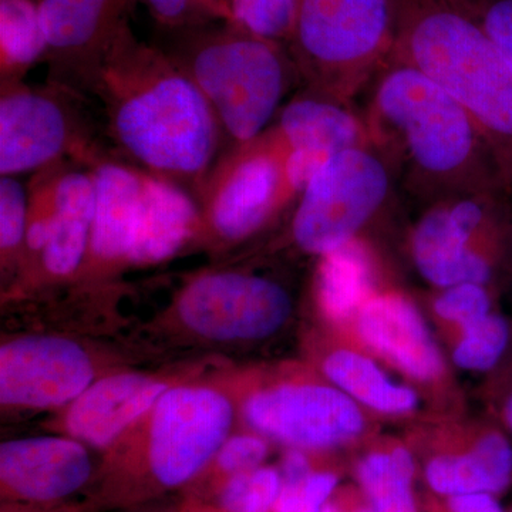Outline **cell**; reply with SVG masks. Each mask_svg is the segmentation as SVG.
I'll return each mask as SVG.
<instances>
[{
	"mask_svg": "<svg viewBox=\"0 0 512 512\" xmlns=\"http://www.w3.org/2000/svg\"><path fill=\"white\" fill-rule=\"evenodd\" d=\"M365 121L373 147L402 165L407 191L427 204L507 192L467 111L412 64L390 59L380 70Z\"/></svg>",
	"mask_w": 512,
	"mask_h": 512,
	"instance_id": "7a4b0ae2",
	"label": "cell"
},
{
	"mask_svg": "<svg viewBox=\"0 0 512 512\" xmlns=\"http://www.w3.org/2000/svg\"><path fill=\"white\" fill-rule=\"evenodd\" d=\"M490 384V403L494 420L512 439V348H508L503 360L495 367Z\"/></svg>",
	"mask_w": 512,
	"mask_h": 512,
	"instance_id": "d590c367",
	"label": "cell"
},
{
	"mask_svg": "<svg viewBox=\"0 0 512 512\" xmlns=\"http://www.w3.org/2000/svg\"><path fill=\"white\" fill-rule=\"evenodd\" d=\"M416 463L409 448L392 443L360 458L357 480L373 512H417L413 495Z\"/></svg>",
	"mask_w": 512,
	"mask_h": 512,
	"instance_id": "d4e9b609",
	"label": "cell"
},
{
	"mask_svg": "<svg viewBox=\"0 0 512 512\" xmlns=\"http://www.w3.org/2000/svg\"><path fill=\"white\" fill-rule=\"evenodd\" d=\"M292 312L291 295L279 282L221 269L191 278L175 296L168 318L197 342L234 345L271 338Z\"/></svg>",
	"mask_w": 512,
	"mask_h": 512,
	"instance_id": "30bf717a",
	"label": "cell"
},
{
	"mask_svg": "<svg viewBox=\"0 0 512 512\" xmlns=\"http://www.w3.org/2000/svg\"><path fill=\"white\" fill-rule=\"evenodd\" d=\"M52 90L20 82L2 83L0 97V174L16 177L45 170L73 151L94 158L77 136L69 107Z\"/></svg>",
	"mask_w": 512,
	"mask_h": 512,
	"instance_id": "5bb4252c",
	"label": "cell"
},
{
	"mask_svg": "<svg viewBox=\"0 0 512 512\" xmlns=\"http://www.w3.org/2000/svg\"><path fill=\"white\" fill-rule=\"evenodd\" d=\"M392 165L375 147L340 151L299 195L291 237L303 254L323 256L355 241L392 194Z\"/></svg>",
	"mask_w": 512,
	"mask_h": 512,
	"instance_id": "9c48e42d",
	"label": "cell"
},
{
	"mask_svg": "<svg viewBox=\"0 0 512 512\" xmlns=\"http://www.w3.org/2000/svg\"><path fill=\"white\" fill-rule=\"evenodd\" d=\"M92 448L66 434L19 437L0 444V484L6 500L56 503L93 476Z\"/></svg>",
	"mask_w": 512,
	"mask_h": 512,
	"instance_id": "e0dca14e",
	"label": "cell"
},
{
	"mask_svg": "<svg viewBox=\"0 0 512 512\" xmlns=\"http://www.w3.org/2000/svg\"><path fill=\"white\" fill-rule=\"evenodd\" d=\"M3 512H5V511H3Z\"/></svg>",
	"mask_w": 512,
	"mask_h": 512,
	"instance_id": "ab89813d",
	"label": "cell"
},
{
	"mask_svg": "<svg viewBox=\"0 0 512 512\" xmlns=\"http://www.w3.org/2000/svg\"><path fill=\"white\" fill-rule=\"evenodd\" d=\"M289 150L332 157L355 147H373L366 121L350 106L305 94L286 104L274 126Z\"/></svg>",
	"mask_w": 512,
	"mask_h": 512,
	"instance_id": "603a6c76",
	"label": "cell"
},
{
	"mask_svg": "<svg viewBox=\"0 0 512 512\" xmlns=\"http://www.w3.org/2000/svg\"><path fill=\"white\" fill-rule=\"evenodd\" d=\"M200 235L202 211L194 195L180 185L147 173L127 266L147 268L163 264Z\"/></svg>",
	"mask_w": 512,
	"mask_h": 512,
	"instance_id": "ffe728a7",
	"label": "cell"
},
{
	"mask_svg": "<svg viewBox=\"0 0 512 512\" xmlns=\"http://www.w3.org/2000/svg\"><path fill=\"white\" fill-rule=\"evenodd\" d=\"M318 372L365 412L406 417L419 409V394L394 382L360 345H335L318 359Z\"/></svg>",
	"mask_w": 512,
	"mask_h": 512,
	"instance_id": "7402d4cb",
	"label": "cell"
},
{
	"mask_svg": "<svg viewBox=\"0 0 512 512\" xmlns=\"http://www.w3.org/2000/svg\"><path fill=\"white\" fill-rule=\"evenodd\" d=\"M339 478L332 471L313 470L299 480L282 481L274 512H322Z\"/></svg>",
	"mask_w": 512,
	"mask_h": 512,
	"instance_id": "d6a6232c",
	"label": "cell"
},
{
	"mask_svg": "<svg viewBox=\"0 0 512 512\" xmlns=\"http://www.w3.org/2000/svg\"><path fill=\"white\" fill-rule=\"evenodd\" d=\"M234 389L244 427L288 448L319 453L356 443L370 431L365 410L319 372L242 376Z\"/></svg>",
	"mask_w": 512,
	"mask_h": 512,
	"instance_id": "52a82bcc",
	"label": "cell"
},
{
	"mask_svg": "<svg viewBox=\"0 0 512 512\" xmlns=\"http://www.w3.org/2000/svg\"><path fill=\"white\" fill-rule=\"evenodd\" d=\"M450 512H504L493 494L454 495L448 500Z\"/></svg>",
	"mask_w": 512,
	"mask_h": 512,
	"instance_id": "8d00e7d4",
	"label": "cell"
},
{
	"mask_svg": "<svg viewBox=\"0 0 512 512\" xmlns=\"http://www.w3.org/2000/svg\"><path fill=\"white\" fill-rule=\"evenodd\" d=\"M47 56V40L35 0H0L2 83L19 82L33 64Z\"/></svg>",
	"mask_w": 512,
	"mask_h": 512,
	"instance_id": "484cf974",
	"label": "cell"
},
{
	"mask_svg": "<svg viewBox=\"0 0 512 512\" xmlns=\"http://www.w3.org/2000/svg\"><path fill=\"white\" fill-rule=\"evenodd\" d=\"M512 67V0H463Z\"/></svg>",
	"mask_w": 512,
	"mask_h": 512,
	"instance_id": "e575fe53",
	"label": "cell"
},
{
	"mask_svg": "<svg viewBox=\"0 0 512 512\" xmlns=\"http://www.w3.org/2000/svg\"><path fill=\"white\" fill-rule=\"evenodd\" d=\"M137 0H39L47 57L56 76L86 84Z\"/></svg>",
	"mask_w": 512,
	"mask_h": 512,
	"instance_id": "ac0fdd59",
	"label": "cell"
},
{
	"mask_svg": "<svg viewBox=\"0 0 512 512\" xmlns=\"http://www.w3.org/2000/svg\"><path fill=\"white\" fill-rule=\"evenodd\" d=\"M299 0H232L229 22L272 42L288 46Z\"/></svg>",
	"mask_w": 512,
	"mask_h": 512,
	"instance_id": "f546056e",
	"label": "cell"
},
{
	"mask_svg": "<svg viewBox=\"0 0 512 512\" xmlns=\"http://www.w3.org/2000/svg\"><path fill=\"white\" fill-rule=\"evenodd\" d=\"M453 360L470 372H491L510 348V322L497 311L471 323L453 336Z\"/></svg>",
	"mask_w": 512,
	"mask_h": 512,
	"instance_id": "4316f807",
	"label": "cell"
},
{
	"mask_svg": "<svg viewBox=\"0 0 512 512\" xmlns=\"http://www.w3.org/2000/svg\"><path fill=\"white\" fill-rule=\"evenodd\" d=\"M507 192H480L429 205L413 229L410 251L424 281L493 288L512 261V210Z\"/></svg>",
	"mask_w": 512,
	"mask_h": 512,
	"instance_id": "ba28073f",
	"label": "cell"
},
{
	"mask_svg": "<svg viewBox=\"0 0 512 512\" xmlns=\"http://www.w3.org/2000/svg\"><path fill=\"white\" fill-rule=\"evenodd\" d=\"M29 224V188L16 177L0 180V254L2 271L20 268Z\"/></svg>",
	"mask_w": 512,
	"mask_h": 512,
	"instance_id": "f1b7e54d",
	"label": "cell"
},
{
	"mask_svg": "<svg viewBox=\"0 0 512 512\" xmlns=\"http://www.w3.org/2000/svg\"><path fill=\"white\" fill-rule=\"evenodd\" d=\"M96 355L79 340L29 333L0 348V404L8 412L64 409L101 375Z\"/></svg>",
	"mask_w": 512,
	"mask_h": 512,
	"instance_id": "4fadbf2b",
	"label": "cell"
},
{
	"mask_svg": "<svg viewBox=\"0 0 512 512\" xmlns=\"http://www.w3.org/2000/svg\"><path fill=\"white\" fill-rule=\"evenodd\" d=\"M424 476L431 490L447 497L501 493L512 481V439L495 420L471 424L464 448L431 457Z\"/></svg>",
	"mask_w": 512,
	"mask_h": 512,
	"instance_id": "44dd1931",
	"label": "cell"
},
{
	"mask_svg": "<svg viewBox=\"0 0 512 512\" xmlns=\"http://www.w3.org/2000/svg\"><path fill=\"white\" fill-rule=\"evenodd\" d=\"M212 2H214V5L220 10L222 19L229 22V18H231L232 0H212Z\"/></svg>",
	"mask_w": 512,
	"mask_h": 512,
	"instance_id": "74e56055",
	"label": "cell"
},
{
	"mask_svg": "<svg viewBox=\"0 0 512 512\" xmlns=\"http://www.w3.org/2000/svg\"><path fill=\"white\" fill-rule=\"evenodd\" d=\"M96 208L92 168L62 163L45 168L29 188V224L23 271L36 262L37 275L66 281L80 274L87 254Z\"/></svg>",
	"mask_w": 512,
	"mask_h": 512,
	"instance_id": "7c38bea8",
	"label": "cell"
},
{
	"mask_svg": "<svg viewBox=\"0 0 512 512\" xmlns=\"http://www.w3.org/2000/svg\"><path fill=\"white\" fill-rule=\"evenodd\" d=\"M494 312V293L490 286L458 284L441 289L434 299V318L451 338L471 323Z\"/></svg>",
	"mask_w": 512,
	"mask_h": 512,
	"instance_id": "4dcf8cb0",
	"label": "cell"
},
{
	"mask_svg": "<svg viewBox=\"0 0 512 512\" xmlns=\"http://www.w3.org/2000/svg\"><path fill=\"white\" fill-rule=\"evenodd\" d=\"M165 30L191 28L222 19L212 0H143Z\"/></svg>",
	"mask_w": 512,
	"mask_h": 512,
	"instance_id": "836d02e7",
	"label": "cell"
},
{
	"mask_svg": "<svg viewBox=\"0 0 512 512\" xmlns=\"http://www.w3.org/2000/svg\"><path fill=\"white\" fill-rule=\"evenodd\" d=\"M286 154L274 127L229 151L200 194L202 237L228 247L241 244L295 200L286 183Z\"/></svg>",
	"mask_w": 512,
	"mask_h": 512,
	"instance_id": "8fae6325",
	"label": "cell"
},
{
	"mask_svg": "<svg viewBox=\"0 0 512 512\" xmlns=\"http://www.w3.org/2000/svg\"><path fill=\"white\" fill-rule=\"evenodd\" d=\"M237 419L234 384L191 377L168 389L109 451L120 466L137 468L156 487L173 490L210 467Z\"/></svg>",
	"mask_w": 512,
	"mask_h": 512,
	"instance_id": "8992f818",
	"label": "cell"
},
{
	"mask_svg": "<svg viewBox=\"0 0 512 512\" xmlns=\"http://www.w3.org/2000/svg\"><path fill=\"white\" fill-rule=\"evenodd\" d=\"M322 512H352V510H348V508L343 507L340 503H336V501H329Z\"/></svg>",
	"mask_w": 512,
	"mask_h": 512,
	"instance_id": "f35d334b",
	"label": "cell"
},
{
	"mask_svg": "<svg viewBox=\"0 0 512 512\" xmlns=\"http://www.w3.org/2000/svg\"><path fill=\"white\" fill-rule=\"evenodd\" d=\"M84 86L99 96L111 137L148 174L201 194L221 144V128L194 80L161 47L113 37Z\"/></svg>",
	"mask_w": 512,
	"mask_h": 512,
	"instance_id": "6da1fadb",
	"label": "cell"
},
{
	"mask_svg": "<svg viewBox=\"0 0 512 512\" xmlns=\"http://www.w3.org/2000/svg\"><path fill=\"white\" fill-rule=\"evenodd\" d=\"M372 254L360 239L320 256L316 272V305L338 329L352 326L357 312L377 292Z\"/></svg>",
	"mask_w": 512,
	"mask_h": 512,
	"instance_id": "cb8c5ba5",
	"label": "cell"
},
{
	"mask_svg": "<svg viewBox=\"0 0 512 512\" xmlns=\"http://www.w3.org/2000/svg\"><path fill=\"white\" fill-rule=\"evenodd\" d=\"M281 490V471L261 466L227 478L218 503L222 512H274Z\"/></svg>",
	"mask_w": 512,
	"mask_h": 512,
	"instance_id": "83f0119b",
	"label": "cell"
},
{
	"mask_svg": "<svg viewBox=\"0 0 512 512\" xmlns=\"http://www.w3.org/2000/svg\"><path fill=\"white\" fill-rule=\"evenodd\" d=\"M359 345L424 387L446 380L447 367L426 320L403 293L377 291L352 326Z\"/></svg>",
	"mask_w": 512,
	"mask_h": 512,
	"instance_id": "2e32d148",
	"label": "cell"
},
{
	"mask_svg": "<svg viewBox=\"0 0 512 512\" xmlns=\"http://www.w3.org/2000/svg\"><path fill=\"white\" fill-rule=\"evenodd\" d=\"M390 59L412 64L463 106L512 197V67L463 0H396Z\"/></svg>",
	"mask_w": 512,
	"mask_h": 512,
	"instance_id": "3957f363",
	"label": "cell"
},
{
	"mask_svg": "<svg viewBox=\"0 0 512 512\" xmlns=\"http://www.w3.org/2000/svg\"><path fill=\"white\" fill-rule=\"evenodd\" d=\"M168 32L170 46L161 49L204 94L231 151L262 136L281 107L289 76L298 73L285 45L227 20Z\"/></svg>",
	"mask_w": 512,
	"mask_h": 512,
	"instance_id": "277c9868",
	"label": "cell"
},
{
	"mask_svg": "<svg viewBox=\"0 0 512 512\" xmlns=\"http://www.w3.org/2000/svg\"><path fill=\"white\" fill-rule=\"evenodd\" d=\"M269 443L271 441L247 427L244 431H232L215 454L210 467L224 481L237 474L255 470L264 466L269 456Z\"/></svg>",
	"mask_w": 512,
	"mask_h": 512,
	"instance_id": "1f68e13d",
	"label": "cell"
},
{
	"mask_svg": "<svg viewBox=\"0 0 512 512\" xmlns=\"http://www.w3.org/2000/svg\"><path fill=\"white\" fill-rule=\"evenodd\" d=\"M96 208L89 254L79 276L97 278L127 266L146 171L123 161H92Z\"/></svg>",
	"mask_w": 512,
	"mask_h": 512,
	"instance_id": "d6986e66",
	"label": "cell"
},
{
	"mask_svg": "<svg viewBox=\"0 0 512 512\" xmlns=\"http://www.w3.org/2000/svg\"><path fill=\"white\" fill-rule=\"evenodd\" d=\"M191 376L114 370L100 376L52 423L56 433L94 450L116 446L175 384Z\"/></svg>",
	"mask_w": 512,
	"mask_h": 512,
	"instance_id": "9a60e30c",
	"label": "cell"
},
{
	"mask_svg": "<svg viewBox=\"0 0 512 512\" xmlns=\"http://www.w3.org/2000/svg\"><path fill=\"white\" fill-rule=\"evenodd\" d=\"M396 0H299L288 50L306 94L350 106L393 55Z\"/></svg>",
	"mask_w": 512,
	"mask_h": 512,
	"instance_id": "5b68a950",
	"label": "cell"
}]
</instances>
